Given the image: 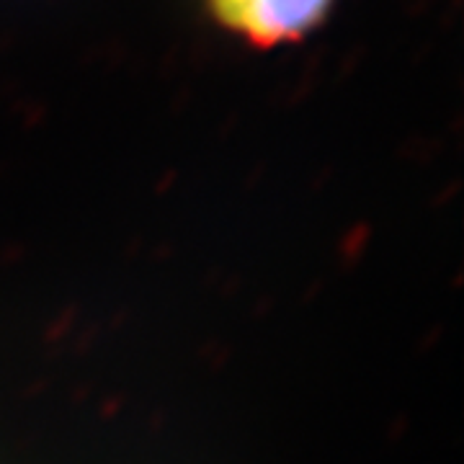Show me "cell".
<instances>
[{
    "instance_id": "cell-1",
    "label": "cell",
    "mask_w": 464,
    "mask_h": 464,
    "mask_svg": "<svg viewBox=\"0 0 464 464\" xmlns=\"http://www.w3.org/2000/svg\"><path fill=\"white\" fill-rule=\"evenodd\" d=\"M335 0H204L209 14L253 47L299 42L328 18Z\"/></svg>"
}]
</instances>
